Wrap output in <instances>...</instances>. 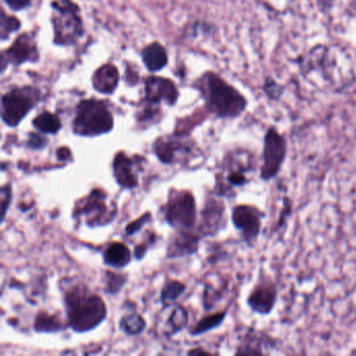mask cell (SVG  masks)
Instances as JSON below:
<instances>
[{
  "instance_id": "1",
  "label": "cell",
  "mask_w": 356,
  "mask_h": 356,
  "mask_svg": "<svg viewBox=\"0 0 356 356\" xmlns=\"http://www.w3.org/2000/svg\"><path fill=\"white\" fill-rule=\"evenodd\" d=\"M66 312L70 326L76 332H86L99 326L107 316L103 299L83 285L66 289Z\"/></svg>"
},
{
  "instance_id": "2",
  "label": "cell",
  "mask_w": 356,
  "mask_h": 356,
  "mask_svg": "<svg viewBox=\"0 0 356 356\" xmlns=\"http://www.w3.org/2000/svg\"><path fill=\"white\" fill-rule=\"evenodd\" d=\"M208 109L220 118H237L247 109V99L220 76L207 72L199 82Z\"/></svg>"
},
{
  "instance_id": "3",
  "label": "cell",
  "mask_w": 356,
  "mask_h": 356,
  "mask_svg": "<svg viewBox=\"0 0 356 356\" xmlns=\"http://www.w3.org/2000/svg\"><path fill=\"white\" fill-rule=\"evenodd\" d=\"M257 170V160L251 152L237 149L225 158L218 181V195H235V189L249 185Z\"/></svg>"
},
{
  "instance_id": "4",
  "label": "cell",
  "mask_w": 356,
  "mask_h": 356,
  "mask_svg": "<svg viewBox=\"0 0 356 356\" xmlns=\"http://www.w3.org/2000/svg\"><path fill=\"white\" fill-rule=\"evenodd\" d=\"M114 120L109 106L97 99H85L76 107L74 132L79 136L95 137L113 129Z\"/></svg>"
},
{
  "instance_id": "5",
  "label": "cell",
  "mask_w": 356,
  "mask_h": 356,
  "mask_svg": "<svg viewBox=\"0 0 356 356\" xmlns=\"http://www.w3.org/2000/svg\"><path fill=\"white\" fill-rule=\"evenodd\" d=\"M51 7L55 42L59 45L74 44L84 34L80 8L72 0H56Z\"/></svg>"
},
{
  "instance_id": "6",
  "label": "cell",
  "mask_w": 356,
  "mask_h": 356,
  "mask_svg": "<svg viewBox=\"0 0 356 356\" xmlns=\"http://www.w3.org/2000/svg\"><path fill=\"white\" fill-rule=\"evenodd\" d=\"M287 145L285 137L275 127H270L264 137L259 179L264 183L275 180L280 175L286 161Z\"/></svg>"
},
{
  "instance_id": "7",
  "label": "cell",
  "mask_w": 356,
  "mask_h": 356,
  "mask_svg": "<svg viewBox=\"0 0 356 356\" xmlns=\"http://www.w3.org/2000/svg\"><path fill=\"white\" fill-rule=\"evenodd\" d=\"M40 91L35 87H16L3 97V122L16 127L40 101Z\"/></svg>"
},
{
  "instance_id": "8",
  "label": "cell",
  "mask_w": 356,
  "mask_h": 356,
  "mask_svg": "<svg viewBox=\"0 0 356 356\" xmlns=\"http://www.w3.org/2000/svg\"><path fill=\"white\" fill-rule=\"evenodd\" d=\"M266 216L264 210L252 204H238L233 207L231 213L233 226L250 249L255 248L259 241Z\"/></svg>"
},
{
  "instance_id": "9",
  "label": "cell",
  "mask_w": 356,
  "mask_h": 356,
  "mask_svg": "<svg viewBox=\"0 0 356 356\" xmlns=\"http://www.w3.org/2000/svg\"><path fill=\"white\" fill-rule=\"evenodd\" d=\"M279 300V286L266 273H261L247 297L248 307L258 316H268L274 312Z\"/></svg>"
},
{
  "instance_id": "10",
  "label": "cell",
  "mask_w": 356,
  "mask_h": 356,
  "mask_svg": "<svg viewBox=\"0 0 356 356\" xmlns=\"http://www.w3.org/2000/svg\"><path fill=\"white\" fill-rule=\"evenodd\" d=\"M107 200V195L103 191L95 189L78 205L76 213L86 216L87 225L90 227L110 224L115 218L116 209L114 206L108 205Z\"/></svg>"
},
{
  "instance_id": "11",
  "label": "cell",
  "mask_w": 356,
  "mask_h": 356,
  "mask_svg": "<svg viewBox=\"0 0 356 356\" xmlns=\"http://www.w3.org/2000/svg\"><path fill=\"white\" fill-rule=\"evenodd\" d=\"M165 218L168 224L181 229H191L195 222V202L188 191L176 193L166 205Z\"/></svg>"
},
{
  "instance_id": "12",
  "label": "cell",
  "mask_w": 356,
  "mask_h": 356,
  "mask_svg": "<svg viewBox=\"0 0 356 356\" xmlns=\"http://www.w3.org/2000/svg\"><path fill=\"white\" fill-rule=\"evenodd\" d=\"M39 58L36 42L31 35L22 34L13 44L1 54V70L5 72L7 64L22 65L29 61H37Z\"/></svg>"
},
{
  "instance_id": "13",
  "label": "cell",
  "mask_w": 356,
  "mask_h": 356,
  "mask_svg": "<svg viewBox=\"0 0 356 356\" xmlns=\"http://www.w3.org/2000/svg\"><path fill=\"white\" fill-rule=\"evenodd\" d=\"M278 346L279 339H275L273 335L268 334L266 331L250 329L241 339L235 354L237 355L270 354V351L277 349Z\"/></svg>"
},
{
  "instance_id": "14",
  "label": "cell",
  "mask_w": 356,
  "mask_h": 356,
  "mask_svg": "<svg viewBox=\"0 0 356 356\" xmlns=\"http://www.w3.org/2000/svg\"><path fill=\"white\" fill-rule=\"evenodd\" d=\"M179 97L178 89L170 79L162 76H149L145 80V101L156 105L162 101L170 106L175 105Z\"/></svg>"
},
{
  "instance_id": "15",
  "label": "cell",
  "mask_w": 356,
  "mask_h": 356,
  "mask_svg": "<svg viewBox=\"0 0 356 356\" xmlns=\"http://www.w3.org/2000/svg\"><path fill=\"white\" fill-rule=\"evenodd\" d=\"M226 207L220 200L212 199L203 211V228L206 234L213 235L226 228Z\"/></svg>"
},
{
  "instance_id": "16",
  "label": "cell",
  "mask_w": 356,
  "mask_h": 356,
  "mask_svg": "<svg viewBox=\"0 0 356 356\" xmlns=\"http://www.w3.org/2000/svg\"><path fill=\"white\" fill-rule=\"evenodd\" d=\"M188 149V145L181 139L174 138V137L158 138L154 145V151L162 163H174L176 162L178 154L181 152H187Z\"/></svg>"
},
{
  "instance_id": "17",
  "label": "cell",
  "mask_w": 356,
  "mask_h": 356,
  "mask_svg": "<svg viewBox=\"0 0 356 356\" xmlns=\"http://www.w3.org/2000/svg\"><path fill=\"white\" fill-rule=\"evenodd\" d=\"M114 175L120 186L124 188H133L138 183L135 163L131 158L124 154L116 155L113 163Z\"/></svg>"
},
{
  "instance_id": "18",
  "label": "cell",
  "mask_w": 356,
  "mask_h": 356,
  "mask_svg": "<svg viewBox=\"0 0 356 356\" xmlns=\"http://www.w3.org/2000/svg\"><path fill=\"white\" fill-rule=\"evenodd\" d=\"M120 82L118 68L112 64L99 67L92 76V84L97 92L103 95H112L116 90Z\"/></svg>"
},
{
  "instance_id": "19",
  "label": "cell",
  "mask_w": 356,
  "mask_h": 356,
  "mask_svg": "<svg viewBox=\"0 0 356 356\" xmlns=\"http://www.w3.org/2000/svg\"><path fill=\"white\" fill-rule=\"evenodd\" d=\"M199 243V237L187 230H181L179 234L172 239V245L168 250L170 257H180V256L191 255L195 253Z\"/></svg>"
},
{
  "instance_id": "20",
  "label": "cell",
  "mask_w": 356,
  "mask_h": 356,
  "mask_svg": "<svg viewBox=\"0 0 356 356\" xmlns=\"http://www.w3.org/2000/svg\"><path fill=\"white\" fill-rule=\"evenodd\" d=\"M141 55H143V63L149 72H159L168 65V54L160 43L154 42L147 45Z\"/></svg>"
},
{
  "instance_id": "21",
  "label": "cell",
  "mask_w": 356,
  "mask_h": 356,
  "mask_svg": "<svg viewBox=\"0 0 356 356\" xmlns=\"http://www.w3.org/2000/svg\"><path fill=\"white\" fill-rule=\"evenodd\" d=\"M132 259L131 251L122 243H113L108 247L104 254V261L107 266L122 268L128 266Z\"/></svg>"
},
{
  "instance_id": "22",
  "label": "cell",
  "mask_w": 356,
  "mask_h": 356,
  "mask_svg": "<svg viewBox=\"0 0 356 356\" xmlns=\"http://www.w3.org/2000/svg\"><path fill=\"white\" fill-rule=\"evenodd\" d=\"M33 124L39 132L44 134H57L62 128L61 120L51 112H42L34 120Z\"/></svg>"
},
{
  "instance_id": "23",
  "label": "cell",
  "mask_w": 356,
  "mask_h": 356,
  "mask_svg": "<svg viewBox=\"0 0 356 356\" xmlns=\"http://www.w3.org/2000/svg\"><path fill=\"white\" fill-rule=\"evenodd\" d=\"M227 316V310H222V312H216V314H210V316H205L202 318L195 328L191 329V335H200L203 333L208 332V331L213 330L218 328L220 325L224 323L225 318Z\"/></svg>"
},
{
  "instance_id": "24",
  "label": "cell",
  "mask_w": 356,
  "mask_h": 356,
  "mask_svg": "<svg viewBox=\"0 0 356 356\" xmlns=\"http://www.w3.org/2000/svg\"><path fill=\"white\" fill-rule=\"evenodd\" d=\"M187 320H188V316H187L186 309L182 306H177L166 320L165 333L174 334L182 330L186 326Z\"/></svg>"
},
{
  "instance_id": "25",
  "label": "cell",
  "mask_w": 356,
  "mask_h": 356,
  "mask_svg": "<svg viewBox=\"0 0 356 356\" xmlns=\"http://www.w3.org/2000/svg\"><path fill=\"white\" fill-rule=\"evenodd\" d=\"M35 329L38 332H57L62 329L61 321L57 316L40 312L35 321Z\"/></svg>"
},
{
  "instance_id": "26",
  "label": "cell",
  "mask_w": 356,
  "mask_h": 356,
  "mask_svg": "<svg viewBox=\"0 0 356 356\" xmlns=\"http://www.w3.org/2000/svg\"><path fill=\"white\" fill-rule=\"evenodd\" d=\"M145 326L147 324H145V318L137 314L124 316L120 321V328L129 335L139 334L145 330Z\"/></svg>"
},
{
  "instance_id": "27",
  "label": "cell",
  "mask_w": 356,
  "mask_h": 356,
  "mask_svg": "<svg viewBox=\"0 0 356 356\" xmlns=\"http://www.w3.org/2000/svg\"><path fill=\"white\" fill-rule=\"evenodd\" d=\"M185 291V285L180 281H170L164 285L161 293L162 304L172 303L176 301Z\"/></svg>"
},
{
  "instance_id": "28",
  "label": "cell",
  "mask_w": 356,
  "mask_h": 356,
  "mask_svg": "<svg viewBox=\"0 0 356 356\" xmlns=\"http://www.w3.org/2000/svg\"><path fill=\"white\" fill-rule=\"evenodd\" d=\"M20 26H22V24L17 18L14 17V16L6 15L5 11L1 12V22H0L1 40H7L10 35L19 30Z\"/></svg>"
},
{
  "instance_id": "29",
  "label": "cell",
  "mask_w": 356,
  "mask_h": 356,
  "mask_svg": "<svg viewBox=\"0 0 356 356\" xmlns=\"http://www.w3.org/2000/svg\"><path fill=\"white\" fill-rule=\"evenodd\" d=\"M293 201L291 197H284L282 199V208L279 213L278 220L276 222V230L275 232H279L282 228L286 227L287 220L293 214Z\"/></svg>"
},
{
  "instance_id": "30",
  "label": "cell",
  "mask_w": 356,
  "mask_h": 356,
  "mask_svg": "<svg viewBox=\"0 0 356 356\" xmlns=\"http://www.w3.org/2000/svg\"><path fill=\"white\" fill-rule=\"evenodd\" d=\"M107 286H106V293L110 295H116L120 293V289L127 282L126 277L124 275L115 274L113 272H107Z\"/></svg>"
},
{
  "instance_id": "31",
  "label": "cell",
  "mask_w": 356,
  "mask_h": 356,
  "mask_svg": "<svg viewBox=\"0 0 356 356\" xmlns=\"http://www.w3.org/2000/svg\"><path fill=\"white\" fill-rule=\"evenodd\" d=\"M11 201V186H10V185H7V186H3V188H1V206H3V211H1V216H3V218H1V222H3V220H5L6 214H7V210L8 208L10 207Z\"/></svg>"
},
{
  "instance_id": "32",
  "label": "cell",
  "mask_w": 356,
  "mask_h": 356,
  "mask_svg": "<svg viewBox=\"0 0 356 356\" xmlns=\"http://www.w3.org/2000/svg\"><path fill=\"white\" fill-rule=\"evenodd\" d=\"M152 216L149 213L145 214V216H141L139 220H135L132 224L128 225V227L126 228V233L128 235H133L135 233L138 232L141 228H143V225L145 222H149L151 220Z\"/></svg>"
},
{
  "instance_id": "33",
  "label": "cell",
  "mask_w": 356,
  "mask_h": 356,
  "mask_svg": "<svg viewBox=\"0 0 356 356\" xmlns=\"http://www.w3.org/2000/svg\"><path fill=\"white\" fill-rule=\"evenodd\" d=\"M47 140L45 137L40 136L36 133H31L30 136H29L28 145L31 149H43V147H47Z\"/></svg>"
},
{
  "instance_id": "34",
  "label": "cell",
  "mask_w": 356,
  "mask_h": 356,
  "mask_svg": "<svg viewBox=\"0 0 356 356\" xmlns=\"http://www.w3.org/2000/svg\"><path fill=\"white\" fill-rule=\"evenodd\" d=\"M5 1L12 11H22L30 7L32 3V0H5Z\"/></svg>"
},
{
  "instance_id": "35",
  "label": "cell",
  "mask_w": 356,
  "mask_h": 356,
  "mask_svg": "<svg viewBox=\"0 0 356 356\" xmlns=\"http://www.w3.org/2000/svg\"><path fill=\"white\" fill-rule=\"evenodd\" d=\"M57 155L60 160H67L72 156V153L67 147H61V149H58Z\"/></svg>"
}]
</instances>
